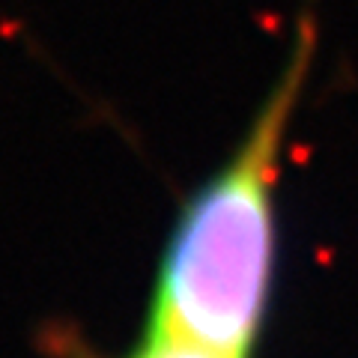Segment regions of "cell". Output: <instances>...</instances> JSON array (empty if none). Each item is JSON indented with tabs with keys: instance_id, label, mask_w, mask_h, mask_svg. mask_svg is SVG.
Masks as SVG:
<instances>
[{
	"instance_id": "cell-1",
	"label": "cell",
	"mask_w": 358,
	"mask_h": 358,
	"mask_svg": "<svg viewBox=\"0 0 358 358\" xmlns=\"http://www.w3.org/2000/svg\"><path fill=\"white\" fill-rule=\"evenodd\" d=\"M317 51L305 15L281 81L233 162L197 194L164 260L150 334L176 338L227 358H248L272 272V197L284 131Z\"/></svg>"
},
{
	"instance_id": "cell-2",
	"label": "cell",
	"mask_w": 358,
	"mask_h": 358,
	"mask_svg": "<svg viewBox=\"0 0 358 358\" xmlns=\"http://www.w3.org/2000/svg\"><path fill=\"white\" fill-rule=\"evenodd\" d=\"M134 358H227V355L212 352V350H206V346H197V343H188V341L150 334L147 350H141Z\"/></svg>"
}]
</instances>
